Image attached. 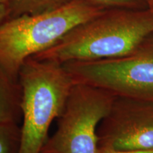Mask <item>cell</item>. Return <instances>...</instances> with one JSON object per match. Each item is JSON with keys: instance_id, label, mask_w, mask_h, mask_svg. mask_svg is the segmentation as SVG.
<instances>
[{"instance_id": "277c9868", "label": "cell", "mask_w": 153, "mask_h": 153, "mask_svg": "<svg viewBox=\"0 0 153 153\" xmlns=\"http://www.w3.org/2000/svg\"><path fill=\"white\" fill-rule=\"evenodd\" d=\"M62 65L74 83L100 88L115 97L153 101V34L126 56Z\"/></svg>"}, {"instance_id": "7c38bea8", "label": "cell", "mask_w": 153, "mask_h": 153, "mask_svg": "<svg viewBox=\"0 0 153 153\" xmlns=\"http://www.w3.org/2000/svg\"><path fill=\"white\" fill-rule=\"evenodd\" d=\"M9 17V8L7 4H0V24Z\"/></svg>"}, {"instance_id": "3957f363", "label": "cell", "mask_w": 153, "mask_h": 153, "mask_svg": "<svg viewBox=\"0 0 153 153\" xmlns=\"http://www.w3.org/2000/svg\"><path fill=\"white\" fill-rule=\"evenodd\" d=\"M23 89L19 153H41L49 129L60 116L74 82L59 63L30 57L19 72Z\"/></svg>"}, {"instance_id": "5b68a950", "label": "cell", "mask_w": 153, "mask_h": 153, "mask_svg": "<svg viewBox=\"0 0 153 153\" xmlns=\"http://www.w3.org/2000/svg\"><path fill=\"white\" fill-rule=\"evenodd\" d=\"M116 97L100 88L74 83L57 128L41 153H99L97 128Z\"/></svg>"}, {"instance_id": "4fadbf2b", "label": "cell", "mask_w": 153, "mask_h": 153, "mask_svg": "<svg viewBox=\"0 0 153 153\" xmlns=\"http://www.w3.org/2000/svg\"><path fill=\"white\" fill-rule=\"evenodd\" d=\"M11 0H0V4H7L9 5Z\"/></svg>"}, {"instance_id": "6da1fadb", "label": "cell", "mask_w": 153, "mask_h": 153, "mask_svg": "<svg viewBox=\"0 0 153 153\" xmlns=\"http://www.w3.org/2000/svg\"><path fill=\"white\" fill-rule=\"evenodd\" d=\"M153 34V7L106 10L71 29L32 57L63 65L124 57Z\"/></svg>"}, {"instance_id": "ba28073f", "label": "cell", "mask_w": 153, "mask_h": 153, "mask_svg": "<svg viewBox=\"0 0 153 153\" xmlns=\"http://www.w3.org/2000/svg\"><path fill=\"white\" fill-rule=\"evenodd\" d=\"M74 0H11L9 17L24 14H41L53 11L64 7Z\"/></svg>"}, {"instance_id": "9c48e42d", "label": "cell", "mask_w": 153, "mask_h": 153, "mask_svg": "<svg viewBox=\"0 0 153 153\" xmlns=\"http://www.w3.org/2000/svg\"><path fill=\"white\" fill-rule=\"evenodd\" d=\"M21 137L19 124L0 123V153H19Z\"/></svg>"}, {"instance_id": "30bf717a", "label": "cell", "mask_w": 153, "mask_h": 153, "mask_svg": "<svg viewBox=\"0 0 153 153\" xmlns=\"http://www.w3.org/2000/svg\"><path fill=\"white\" fill-rule=\"evenodd\" d=\"M105 10L117 9H144L153 7V0H86Z\"/></svg>"}, {"instance_id": "8992f818", "label": "cell", "mask_w": 153, "mask_h": 153, "mask_svg": "<svg viewBox=\"0 0 153 153\" xmlns=\"http://www.w3.org/2000/svg\"><path fill=\"white\" fill-rule=\"evenodd\" d=\"M99 146L118 150H153V101L116 97L97 128Z\"/></svg>"}, {"instance_id": "52a82bcc", "label": "cell", "mask_w": 153, "mask_h": 153, "mask_svg": "<svg viewBox=\"0 0 153 153\" xmlns=\"http://www.w3.org/2000/svg\"><path fill=\"white\" fill-rule=\"evenodd\" d=\"M22 100L20 82L12 79L0 67V123H20Z\"/></svg>"}, {"instance_id": "8fae6325", "label": "cell", "mask_w": 153, "mask_h": 153, "mask_svg": "<svg viewBox=\"0 0 153 153\" xmlns=\"http://www.w3.org/2000/svg\"><path fill=\"white\" fill-rule=\"evenodd\" d=\"M99 153H153L152 150H118L106 146H99Z\"/></svg>"}, {"instance_id": "7a4b0ae2", "label": "cell", "mask_w": 153, "mask_h": 153, "mask_svg": "<svg viewBox=\"0 0 153 153\" xmlns=\"http://www.w3.org/2000/svg\"><path fill=\"white\" fill-rule=\"evenodd\" d=\"M106 11L86 0H74L41 14H24L0 24V67L16 81L29 57L52 46L76 26Z\"/></svg>"}]
</instances>
